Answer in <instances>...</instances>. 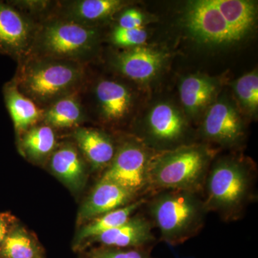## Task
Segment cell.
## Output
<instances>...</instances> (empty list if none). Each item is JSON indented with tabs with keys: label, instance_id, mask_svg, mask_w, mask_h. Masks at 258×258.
Returning a JSON list of instances; mask_svg holds the SVG:
<instances>
[{
	"label": "cell",
	"instance_id": "4fadbf2b",
	"mask_svg": "<svg viewBox=\"0 0 258 258\" xmlns=\"http://www.w3.org/2000/svg\"><path fill=\"white\" fill-rule=\"evenodd\" d=\"M165 55L147 47H134L118 55L116 66L120 72L134 81H147L160 71Z\"/></svg>",
	"mask_w": 258,
	"mask_h": 258
},
{
	"label": "cell",
	"instance_id": "8fae6325",
	"mask_svg": "<svg viewBox=\"0 0 258 258\" xmlns=\"http://www.w3.org/2000/svg\"><path fill=\"white\" fill-rule=\"evenodd\" d=\"M137 197L119 185L100 180L83 204L79 213L80 219L86 220L96 218L133 203Z\"/></svg>",
	"mask_w": 258,
	"mask_h": 258
},
{
	"label": "cell",
	"instance_id": "ac0fdd59",
	"mask_svg": "<svg viewBox=\"0 0 258 258\" xmlns=\"http://www.w3.org/2000/svg\"><path fill=\"white\" fill-rule=\"evenodd\" d=\"M144 203L145 200L141 199L124 207L96 217L92 222L85 226L80 231L77 237L78 242H81L91 239L92 240L97 236L125 223Z\"/></svg>",
	"mask_w": 258,
	"mask_h": 258
},
{
	"label": "cell",
	"instance_id": "8992f818",
	"mask_svg": "<svg viewBox=\"0 0 258 258\" xmlns=\"http://www.w3.org/2000/svg\"><path fill=\"white\" fill-rule=\"evenodd\" d=\"M96 34L92 29L74 23H57L47 26L42 32L40 47L52 58H71L92 48Z\"/></svg>",
	"mask_w": 258,
	"mask_h": 258
},
{
	"label": "cell",
	"instance_id": "44dd1931",
	"mask_svg": "<svg viewBox=\"0 0 258 258\" xmlns=\"http://www.w3.org/2000/svg\"><path fill=\"white\" fill-rule=\"evenodd\" d=\"M45 120L56 127H71L82 118V111L77 100L66 96L55 101L45 113Z\"/></svg>",
	"mask_w": 258,
	"mask_h": 258
},
{
	"label": "cell",
	"instance_id": "52a82bcc",
	"mask_svg": "<svg viewBox=\"0 0 258 258\" xmlns=\"http://www.w3.org/2000/svg\"><path fill=\"white\" fill-rule=\"evenodd\" d=\"M185 22L191 35L203 43L222 45L239 42L212 0L190 3Z\"/></svg>",
	"mask_w": 258,
	"mask_h": 258
},
{
	"label": "cell",
	"instance_id": "d6986e66",
	"mask_svg": "<svg viewBox=\"0 0 258 258\" xmlns=\"http://www.w3.org/2000/svg\"><path fill=\"white\" fill-rule=\"evenodd\" d=\"M4 96L7 107L17 130L28 128L40 118V110L31 100L20 92L15 83L5 86Z\"/></svg>",
	"mask_w": 258,
	"mask_h": 258
},
{
	"label": "cell",
	"instance_id": "83f0119b",
	"mask_svg": "<svg viewBox=\"0 0 258 258\" xmlns=\"http://www.w3.org/2000/svg\"><path fill=\"white\" fill-rule=\"evenodd\" d=\"M144 15L136 9L126 10L119 19L118 27L124 29L142 28L144 23Z\"/></svg>",
	"mask_w": 258,
	"mask_h": 258
},
{
	"label": "cell",
	"instance_id": "cb8c5ba5",
	"mask_svg": "<svg viewBox=\"0 0 258 258\" xmlns=\"http://www.w3.org/2000/svg\"><path fill=\"white\" fill-rule=\"evenodd\" d=\"M121 4L118 0H84L77 3L74 12L79 18L93 21L113 14Z\"/></svg>",
	"mask_w": 258,
	"mask_h": 258
},
{
	"label": "cell",
	"instance_id": "7a4b0ae2",
	"mask_svg": "<svg viewBox=\"0 0 258 258\" xmlns=\"http://www.w3.org/2000/svg\"><path fill=\"white\" fill-rule=\"evenodd\" d=\"M148 204L149 211L170 245L183 243L203 228L207 211L198 193L184 190H161Z\"/></svg>",
	"mask_w": 258,
	"mask_h": 258
},
{
	"label": "cell",
	"instance_id": "9a60e30c",
	"mask_svg": "<svg viewBox=\"0 0 258 258\" xmlns=\"http://www.w3.org/2000/svg\"><path fill=\"white\" fill-rule=\"evenodd\" d=\"M96 96L106 119L116 121L128 114L132 97L123 85L111 81H101L97 86Z\"/></svg>",
	"mask_w": 258,
	"mask_h": 258
},
{
	"label": "cell",
	"instance_id": "7402d4cb",
	"mask_svg": "<svg viewBox=\"0 0 258 258\" xmlns=\"http://www.w3.org/2000/svg\"><path fill=\"white\" fill-rule=\"evenodd\" d=\"M55 137L53 131L47 125L34 127L25 134L23 147L30 157L40 159L53 149Z\"/></svg>",
	"mask_w": 258,
	"mask_h": 258
},
{
	"label": "cell",
	"instance_id": "d4e9b609",
	"mask_svg": "<svg viewBox=\"0 0 258 258\" xmlns=\"http://www.w3.org/2000/svg\"><path fill=\"white\" fill-rule=\"evenodd\" d=\"M235 91L242 106L249 112L257 111L258 108V76L253 71L237 80Z\"/></svg>",
	"mask_w": 258,
	"mask_h": 258
},
{
	"label": "cell",
	"instance_id": "4316f807",
	"mask_svg": "<svg viewBox=\"0 0 258 258\" xmlns=\"http://www.w3.org/2000/svg\"><path fill=\"white\" fill-rule=\"evenodd\" d=\"M91 258H154L148 247L142 248H115L105 247L96 249Z\"/></svg>",
	"mask_w": 258,
	"mask_h": 258
},
{
	"label": "cell",
	"instance_id": "7c38bea8",
	"mask_svg": "<svg viewBox=\"0 0 258 258\" xmlns=\"http://www.w3.org/2000/svg\"><path fill=\"white\" fill-rule=\"evenodd\" d=\"M30 25L17 10L0 2V52L19 57L30 41Z\"/></svg>",
	"mask_w": 258,
	"mask_h": 258
},
{
	"label": "cell",
	"instance_id": "3957f363",
	"mask_svg": "<svg viewBox=\"0 0 258 258\" xmlns=\"http://www.w3.org/2000/svg\"><path fill=\"white\" fill-rule=\"evenodd\" d=\"M211 159V153L201 145L182 146L154 155L149 168L150 189L200 192Z\"/></svg>",
	"mask_w": 258,
	"mask_h": 258
},
{
	"label": "cell",
	"instance_id": "f1b7e54d",
	"mask_svg": "<svg viewBox=\"0 0 258 258\" xmlns=\"http://www.w3.org/2000/svg\"><path fill=\"white\" fill-rule=\"evenodd\" d=\"M10 232L11 231L9 217L5 214H0V247Z\"/></svg>",
	"mask_w": 258,
	"mask_h": 258
},
{
	"label": "cell",
	"instance_id": "e0dca14e",
	"mask_svg": "<svg viewBox=\"0 0 258 258\" xmlns=\"http://www.w3.org/2000/svg\"><path fill=\"white\" fill-rule=\"evenodd\" d=\"M213 80L200 76H191L183 80L179 92L181 103L190 115L198 114L212 101L217 91Z\"/></svg>",
	"mask_w": 258,
	"mask_h": 258
},
{
	"label": "cell",
	"instance_id": "2e32d148",
	"mask_svg": "<svg viewBox=\"0 0 258 258\" xmlns=\"http://www.w3.org/2000/svg\"><path fill=\"white\" fill-rule=\"evenodd\" d=\"M76 139L93 169H103L111 164L115 153L114 146L106 134L81 128L76 132Z\"/></svg>",
	"mask_w": 258,
	"mask_h": 258
},
{
	"label": "cell",
	"instance_id": "277c9868",
	"mask_svg": "<svg viewBox=\"0 0 258 258\" xmlns=\"http://www.w3.org/2000/svg\"><path fill=\"white\" fill-rule=\"evenodd\" d=\"M82 69L74 62L57 60H39L22 71L17 88L40 103L64 98L82 79Z\"/></svg>",
	"mask_w": 258,
	"mask_h": 258
},
{
	"label": "cell",
	"instance_id": "ffe728a7",
	"mask_svg": "<svg viewBox=\"0 0 258 258\" xmlns=\"http://www.w3.org/2000/svg\"><path fill=\"white\" fill-rule=\"evenodd\" d=\"M51 167L64 183L78 188L82 184L84 169L79 154L72 147L59 149L51 159Z\"/></svg>",
	"mask_w": 258,
	"mask_h": 258
},
{
	"label": "cell",
	"instance_id": "5b68a950",
	"mask_svg": "<svg viewBox=\"0 0 258 258\" xmlns=\"http://www.w3.org/2000/svg\"><path fill=\"white\" fill-rule=\"evenodd\" d=\"M153 157L146 144L125 142L115 153L101 180L115 183L138 196L150 189L149 168Z\"/></svg>",
	"mask_w": 258,
	"mask_h": 258
},
{
	"label": "cell",
	"instance_id": "ba28073f",
	"mask_svg": "<svg viewBox=\"0 0 258 258\" xmlns=\"http://www.w3.org/2000/svg\"><path fill=\"white\" fill-rule=\"evenodd\" d=\"M187 132L184 117L169 103H158L148 115L146 139L164 152L179 148Z\"/></svg>",
	"mask_w": 258,
	"mask_h": 258
},
{
	"label": "cell",
	"instance_id": "30bf717a",
	"mask_svg": "<svg viewBox=\"0 0 258 258\" xmlns=\"http://www.w3.org/2000/svg\"><path fill=\"white\" fill-rule=\"evenodd\" d=\"M108 247L142 248L155 240L152 223L146 217L133 215L121 225L92 239Z\"/></svg>",
	"mask_w": 258,
	"mask_h": 258
},
{
	"label": "cell",
	"instance_id": "9c48e42d",
	"mask_svg": "<svg viewBox=\"0 0 258 258\" xmlns=\"http://www.w3.org/2000/svg\"><path fill=\"white\" fill-rule=\"evenodd\" d=\"M202 132L211 142L233 147L244 138V128L235 108L228 102L219 101L212 105L205 115Z\"/></svg>",
	"mask_w": 258,
	"mask_h": 258
},
{
	"label": "cell",
	"instance_id": "5bb4252c",
	"mask_svg": "<svg viewBox=\"0 0 258 258\" xmlns=\"http://www.w3.org/2000/svg\"><path fill=\"white\" fill-rule=\"evenodd\" d=\"M212 1L239 41L248 35L257 18V7L254 3L244 0Z\"/></svg>",
	"mask_w": 258,
	"mask_h": 258
},
{
	"label": "cell",
	"instance_id": "603a6c76",
	"mask_svg": "<svg viewBox=\"0 0 258 258\" xmlns=\"http://www.w3.org/2000/svg\"><path fill=\"white\" fill-rule=\"evenodd\" d=\"M5 258H35L36 247L23 230L11 231L0 247Z\"/></svg>",
	"mask_w": 258,
	"mask_h": 258
},
{
	"label": "cell",
	"instance_id": "6da1fadb",
	"mask_svg": "<svg viewBox=\"0 0 258 258\" xmlns=\"http://www.w3.org/2000/svg\"><path fill=\"white\" fill-rule=\"evenodd\" d=\"M255 171L249 163L235 157L222 158L209 169L203 189L205 208L227 221L236 220L253 198Z\"/></svg>",
	"mask_w": 258,
	"mask_h": 258
},
{
	"label": "cell",
	"instance_id": "484cf974",
	"mask_svg": "<svg viewBox=\"0 0 258 258\" xmlns=\"http://www.w3.org/2000/svg\"><path fill=\"white\" fill-rule=\"evenodd\" d=\"M112 41L120 46L138 47L148 38L147 32L143 28L124 29L117 27L112 33Z\"/></svg>",
	"mask_w": 258,
	"mask_h": 258
}]
</instances>
